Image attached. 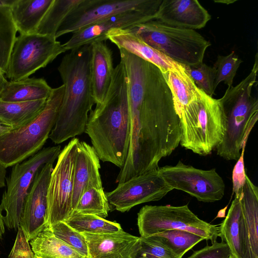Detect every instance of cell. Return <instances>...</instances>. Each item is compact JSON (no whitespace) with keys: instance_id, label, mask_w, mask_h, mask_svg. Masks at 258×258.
Instances as JSON below:
<instances>
[{"instance_id":"obj_32","label":"cell","mask_w":258,"mask_h":258,"mask_svg":"<svg viewBox=\"0 0 258 258\" xmlns=\"http://www.w3.org/2000/svg\"><path fill=\"white\" fill-rule=\"evenodd\" d=\"M64 222L80 233H109L122 229L118 223L89 214H73Z\"/></svg>"},{"instance_id":"obj_28","label":"cell","mask_w":258,"mask_h":258,"mask_svg":"<svg viewBox=\"0 0 258 258\" xmlns=\"http://www.w3.org/2000/svg\"><path fill=\"white\" fill-rule=\"evenodd\" d=\"M163 76L171 91L174 108L178 115L194 97L197 87L186 69L183 71H169Z\"/></svg>"},{"instance_id":"obj_47","label":"cell","mask_w":258,"mask_h":258,"mask_svg":"<svg viewBox=\"0 0 258 258\" xmlns=\"http://www.w3.org/2000/svg\"><path fill=\"white\" fill-rule=\"evenodd\" d=\"M230 258H235V257H234L233 256H232V255H231Z\"/></svg>"},{"instance_id":"obj_15","label":"cell","mask_w":258,"mask_h":258,"mask_svg":"<svg viewBox=\"0 0 258 258\" xmlns=\"http://www.w3.org/2000/svg\"><path fill=\"white\" fill-rule=\"evenodd\" d=\"M53 168V163H48L37 171L25 198L19 227L29 242L48 226L47 189Z\"/></svg>"},{"instance_id":"obj_2","label":"cell","mask_w":258,"mask_h":258,"mask_svg":"<svg viewBox=\"0 0 258 258\" xmlns=\"http://www.w3.org/2000/svg\"><path fill=\"white\" fill-rule=\"evenodd\" d=\"M130 131L127 79L120 61L104 99L90 112L85 133L100 160L121 168L128 152Z\"/></svg>"},{"instance_id":"obj_8","label":"cell","mask_w":258,"mask_h":258,"mask_svg":"<svg viewBox=\"0 0 258 258\" xmlns=\"http://www.w3.org/2000/svg\"><path fill=\"white\" fill-rule=\"evenodd\" d=\"M137 224L141 237L155 235L171 229L186 230L213 243L219 236V227L200 219L188 205H145L138 213Z\"/></svg>"},{"instance_id":"obj_9","label":"cell","mask_w":258,"mask_h":258,"mask_svg":"<svg viewBox=\"0 0 258 258\" xmlns=\"http://www.w3.org/2000/svg\"><path fill=\"white\" fill-rule=\"evenodd\" d=\"M60 151V145L44 148L13 166L6 178L7 188L0 205L1 210L6 212L3 219L8 228L18 229L25 198L35 174L45 164L53 163Z\"/></svg>"},{"instance_id":"obj_5","label":"cell","mask_w":258,"mask_h":258,"mask_svg":"<svg viewBox=\"0 0 258 258\" xmlns=\"http://www.w3.org/2000/svg\"><path fill=\"white\" fill-rule=\"evenodd\" d=\"M180 127L179 144L195 154H211L222 141L226 116L219 99L198 87L191 101L178 115Z\"/></svg>"},{"instance_id":"obj_20","label":"cell","mask_w":258,"mask_h":258,"mask_svg":"<svg viewBox=\"0 0 258 258\" xmlns=\"http://www.w3.org/2000/svg\"><path fill=\"white\" fill-rule=\"evenodd\" d=\"M100 167V159L92 146L80 141L77 149L74 175L73 211L86 191L93 187L103 188Z\"/></svg>"},{"instance_id":"obj_39","label":"cell","mask_w":258,"mask_h":258,"mask_svg":"<svg viewBox=\"0 0 258 258\" xmlns=\"http://www.w3.org/2000/svg\"><path fill=\"white\" fill-rule=\"evenodd\" d=\"M8 258H35L29 242L20 227L17 229L16 238Z\"/></svg>"},{"instance_id":"obj_4","label":"cell","mask_w":258,"mask_h":258,"mask_svg":"<svg viewBox=\"0 0 258 258\" xmlns=\"http://www.w3.org/2000/svg\"><path fill=\"white\" fill-rule=\"evenodd\" d=\"M258 71L257 53L249 74L236 86L228 88L219 99L226 116L223 139L216 148L226 160L237 161L258 119V100L251 95Z\"/></svg>"},{"instance_id":"obj_16","label":"cell","mask_w":258,"mask_h":258,"mask_svg":"<svg viewBox=\"0 0 258 258\" xmlns=\"http://www.w3.org/2000/svg\"><path fill=\"white\" fill-rule=\"evenodd\" d=\"M156 9L126 11L110 16L88 25L73 33L63 46L66 51L85 45L105 41L106 34L110 30L127 28L155 19Z\"/></svg>"},{"instance_id":"obj_24","label":"cell","mask_w":258,"mask_h":258,"mask_svg":"<svg viewBox=\"0 0 258 258\" xmlns=\"http://www.w3.org/2000/svg\"><path fill=\"white\" fill-rule=\"evenodd\" d=\"M52 88L43 78H27L8 81L0 93V99L7 102H27L47 99Z\"/></svg>"},{"instance_id":"obj_41","label":"cell","mask_w":258,"mask_h":258,"mask_svg":"<svg viewBox=\"0 0 258 258\" xmlns=\"http://www.w3.org/2000/svg\"><path fill=\"white\" fill-rule=\"evenodd\" d=\"M6 167L0 162V188L6 186Z\"/></svg>"},{"instance_id":"obj_36","label":"cell","mask_w":258,"mask_h":258,"mask_svg":"<svg viewBox=\"0 0 258 258\" xmlns=\"http://www.w3.org/2000/svg\"><path fill=\"white\" fill-rule=\"evenodd\" d=\"M140 238L134 258H180L153 236Z\"/></svg>"},{"instance_id":"obj_27","label":"cell","mask_w":258,"mask_h":258,"mask_svg":"<svg viewBox=\"0 0 258 258\" xmlns=\"http://www.w3.org/2000/svg\"><path fill=\"white\" fill-rule=\"evenodd\" d=\"M36 257L40 258H87L56 238L49 226L29 241Z\"/></svg>"},{"instance_id":"obj_42","label":"cell","mask_w":258,"mask_h":258,"mask_svg":"<svg viewBox=\"0 0 258 258\" xmlns=\"http://www.w3.org/2000/svg\"><path fill=\"white\" fill-rule=\"evenodd\" d=\"M12 130L11 126L0 122V137Z\"/></svg>"},{"instance_id":"obj_11","label":"cell","mask_w":258,"mask_h":258,"mask_svg":"<svg viewBox=\"0 0 258 258\" xmlns=\"http://www.w3.org/2000/svg\"><path fill=\"white\" fill-rule=\"evenodd\" d=\"M72 138L61 150L51 172L47 189V222L48 226L64 221L72 214L75 159L78 143Z\"/></svg>"},{"instance_id":"obj_43","label":"cell","mask_w":258,"mask_h":258,"mask_svg":"<svg viewBox=\"0 0 258 258\" xmlns=\"http://www.w3.org/2000/svg\"><path fill=\"white\" fill-rule=\"evenodd\" d=\"M5 75L0 71V93L8 83Z\"/></svg>"},{"instance_id":"obj_44","label":"cell","mask_w":258,"mask_h":258,"mask_svg":"<svg viewBox=\"0 0 258 258\" xmlns=\"http://www.w3.org/2000/svg\"><path fill=\"white\" fill-rule=\"evenodd\" d=\"M2 211L0 209V238L2 237L3 234L5 233V226H4V221L3 217L4 216L2 215Z\"/></svg>"},{"instance_id":"obj_3","label":"cell","mask_w":258,"mask_h":258,"mask_svg":"<svg viewBox=\"0 0 258 258\" xmlns=\"http://www.w3.org/2000/svg\"><path fill=\"white\" fill-rule=\"evenodd\" d=\"M91 44L71 50L57 69L64 86L56 123L49 136L59 144L85 133L95 104L91 77Z\"/></svg>"},{"instance_id":"obj_7","label":"cell","mask_w":258,"mask_h":258,"mask_svg":"<svg viewBox=\"0 0 258 258\" xmlns=\"http://www.w3.org/2000/svg\"><path fill=\"white\" fill-rule=\"evenodd\" d=\"M128 28L149 46L185 66L203 63L206 51L211 45L195 30L169 26L156 20Z\"/></svg>"},{"instance_id":"obj_13","label":"cell","mask_w":258,"mask_h":258,"mask_svg":"<svg viewBox=\"0 0 258 258\" xmlns=\"http://www.w3.org/2000/svg\"><path fill=\"white\" fill-rule=\"evenodd\" d=\"M162 0H82L69 14L58 30L57 39L88 25L120 13L159 9Z\"/></svg>"},{"instance_id":"obj_12","label":"cell","mask_w":258,"mask_h":258,"mask_svg":"<svg viewBox=\"0 0 258 258\" xmlns=\"http://www.w3.org/2000/svg\"><path fill=\"white\" fill-rule=\"evenodd\" d=\"M158 170L173 189L184 191L200 202H214L224 195V180L215 168L201 169L179 161L175 165L159 167Z\"/></svg>"},{"instance_id":"obj_40","label":"cell","mask_w":258,"mask_h":258,"mask_svg":"<svg viewBox=\"0 0 258 258\" xmlns=\"http://www.w3.org/2000/svg\"><path fill=\"white\" fill-rule=\"evenodd\" d=\"M245 146L242 147L240 156L237 160L232 171V194L234 196H239L242 194L244 185L246 174L244 163V153Z\"/></svg>"},{"instance_id":"obj_48","label":"cell","mask_w":258,"mask_h":258,"mask_svg":"<svg viewBox=\"0 0 258 258\" xmlns=\"http://www.w3.org/2000/svg\"><path fill=\"white\" fill-rule=\"evenodd\" d=\"M35 258H40V257H36V256H35Z\"/></svg>"},{"instance_id":"obj_46","label":"cell","mask_w":258,"mask_h":258,"mask_svg":"<svg viewBox=\"0 0 258 258\" xmlns=\"http://www.w3.org/2000/svg\"><path fill=\"white\" fill-rule=\"evenodd\" d=\"M215 2L216 3H223L225 4L228 5V4L234 3L235 2V1H233V0L215 1Z\"/></svg>"},{"instance_id":"obj_17","label":"cell","mask_w":258,"mask_h":258,"mask_svg":"<svg viewBox=\"0 0 258 258\" xmlns=\"http://www.w3.org/2000/svg\"><path fill=\"white\" fill-rule=\"evenodd\" d=\"M88 247V258H134L140 244V237L122 229L117 232L82 233Z\"/></svg>"},{"instance_id":"obj_1","label":"cell","mask_w":258,"mask_h":258,"mask_svg":"<svg viewBox=\"0 0 258 258\" xmlns=\"http://www.w3.org/2000/svg\"><path fill=\"white\" fill-rule=\"evenodd\" d=\"M127 79L131 131L127 157L149 162L164 157L179 145V116L171 91L154 64L118 48Z\"/></svg>"},{"instance_id":"obj_34","label":"cell","mask_w":258,"mask_h":258,"mask_svg":"<svg viewBox=\"0 0 258 258\" xmlns=\"http://www.w3.org/2000/svg\"><path fill=\"white\" fill-rule=\"evenodd\" d=\"M242 60L234 51L227 55H218L212 67L215 71L214 88L224 82L228 88L232 86L233 79Z\"/></svg>"},{"instance_id":"obj_26","label":"cell","mask_w":258,"mask_h":258,"mask_svg":"<svg viewBox=\"0 0 258 258\" xmlns=\"http://www.w3.org/2000/svg\"><path fill=\"white\" fill-rule=\"evenodd\" d=\"M47 99L27 102H7L0 99V122L13 130L20 128L40 113Z\"/></svg>"},{"instance_id":"obj_14","label":"cell","mask_w":258,"mask_h":258,"mask_svg":"<svg viewBox=\"0 0 258 258\" xmlns=\"http://www.w3.org/2000/svg\"><path fill=\"white\" fill-rule=\"evenodd\" d=\"M172 190L158 168L133 177L105 194L110 210L125 212L138 205L159 201Z\"/></svg>"},{"instance_id":"obj_6","label":"cell","mask_w":258,"mask_h":258,"mask_svg":"<svg viewBox=\"0 0 258 258\" xmlns=\"http://www.w3.org/2000/svg\"><path fill=\"white\" fill-rule=\"evenodd\" d=\"M64 86L52 88L44 108L30 122L0 137V162L6 168L40 151L52 130L62 102Z\"/></svg>"},{"instance_id":"obj_37","label":"cell","mask_w":258,"mask_h":258,"mask_svg":"<svg viewBox=\"0 0 258 258\" xmlns=\"http://www.w3.org/2000/svg\"><path fill=\"white\" fill-rule=\"evenodd\" d=\"M186 71L196 86L207 95L212 96L215 90L214 69L203 62L196 66H186Z\"/></svg>"},{"instance_id":"obj_19","label":"cell","mask_w":258,"mask_h":258,"mask_svg":"<svg viewBox=\"0 0 258 258\" xmlns=\"http://www.w3.org/2000/svg\"><path fill=\"white\" fill-rule=\"evenodd\" d=\"M106 38L118 48L123 49L157 66L165 74L169 71H183L186 66L175 62L143 41L128 28L110 30Z\"/></svg>"},{"instance_id":"obj_35","label":"cell","mask_w":258,"mask_h":258,"mask_svg":"<svg viewBox=\"0 0 258 258\" xmlns=\"http://www.w3.org/2000/svg\"><path fill=\"white\" fill-rule=\"evenodd\" d=\"M54 235L72 247L81 255L88 257L86 239L80 233L68 225L64 221L57 222L50 227Z\"/></svg>"},{"instance_id":"obj_29","label":"cell","mask_w":258,"mask_h":258,"mask_svg":"<svg viewBox=\"0 0 258 258\" xmlns=\"http://www.w3.org/2000/svg\"><path fill=\"white\" fill-rule=\"evenodd\" d=\"M81 2L82 0H53L36 33L55 37L65 19Z\"/></svg>"},{"instance_id":"obj_22","label":"cell","mask_w":258,"mask_h":258,"mask_svg":"<svg viewBox=\"0 0 258 258\" xmlns=\"http://www.w3.org/2000/svg\"><path fill=\"white\" fill-rule=\"evenodd\" d=\"M112 54L104 41L91 44V77L96 105L104 99L114 72Z\"/></svg>"},{"instance_id":"obj_31","label":"cell","mask_w":258,"mask_h":258,"mask_svg":"<svg viewBox=\"0 0 258 258\" xmlns=\"http://www.w3.org/2000/svg\"><path fill=\"white\" fill-rule=\"evenodd\" d=\"M152 236L180 258L195 245L204 240L200 235L181 229L167 230Z\"/></svg>"},{"instance_id":"obj_33","label":"cell","mask_w":258,"mask_h":258,"mask_svg":"<svg viewBox=\"0 0 258 258\" xmlns=\"http://www.w3.org/2000/svg\"><path fill=\"white\" fill-rule=\"evenodd\" d=\"M109 211L110 206L103 188L93 187L82 195L73 214H89L105 218Z\"/></svg>"},{"instance_id":"obj_23","label":"cell","mask_w":258,"mask_h":258,"mask_svg":"<svg viewBox=\"0 0 258 258\" xmlns=\"http://www.w3.org/2000/svg\"><path fill=\"white\" fill-rule=\"evenodd\" d=\"M53 0H13L10 8L20 34L36 33L38 27Z\"/></svg>"},{"instance_id":"obj_21","label":"cell","mask_w":258,"mask_h":258,"mask_svg":"<svg viewBox=\"0 0 258 258\" xmlns=\"http://www.w3.org/2000/svg\"><path fill=\"white\" fill-rule=\"evenodd\" d=\"M241 195L234 196L226 218L219 226V237L228 245L231 255L235 258H251L240 201Z\"/></svg>"},{"instance_id":"obj_18","label":"cell","mask_w":258,"mask_h":258,"mask_svg":"<svg viewBox=\"0 0 258 258\" xmlns=\"http://www.w3.org/2000/svg\"><path fill=\"white\" fill-rule=\"evenodd\" d=\"M211 16L197 0H162L155 19L166 25L188 29H201Z\"/></svg>"},{"instance_id":"obj_30","label":"cell","mask_w":258,"mask_h":258,"mask_svg":"<svg viewBox=\"0 0 258 258\" xmlns=\"http://www.w3.org/2000/svg\"><path fill=\"white\" fill-rule=\"evenodd\" d=\"M18 32L10 6H0V71L6 75Z\"/></svg>"},{"instance_id":"obj_38","label":"cell","mask_w":258,"mask_h":258,"mask_svg":"<svg viewBox=\"0 0 258 258\" xmlns=\"http://www.w3.org/2000/svg\"><path fill=\"white\" fill-rule=\"evenodd\" d=\"M231 255L230 248L225 242L216 241L195 251L187 258H230Z\"/></svg>"},{"instance_id":"obj_25","label":"cell","mask_w":258,"mask_h":258,"mask_svg":"<svg viewBox=\"0 0 258 258\" xmlns=\"http://www.w3.org/2000/svg\"><path fill=\"white\" fill-rule=\"evenodd\" d=\"M251 258H258V188L246 175L240 198Z\"/></svg>"},{"instance_id":"obj_10","label":"cell","mask_w":258,"mask_h":258,"mask_svg":"<svg viewBox=\"0 0 258 258\" xmlns=\"http://www.w3.org/2000/svg\"><path fill=\"white\" fill-rule=\"evenodd\" d=\"M55 36L37 33L17 37L6 76L12 81L29 78L66 51Z\"/></svg>"},{"instance_id":"obj_45","label":"cell","mask_w":258,"mask_h":258,"mask_svg":"<svg viewBox=\"0 0 258 258\" xmlns=\"http://www.w3.org/2000/svg\"><path fill=\"white\" fill-rule=\"evenodd\" d=\"M13 0H0V6H10Z\"/></svg>"}]
</instances>
